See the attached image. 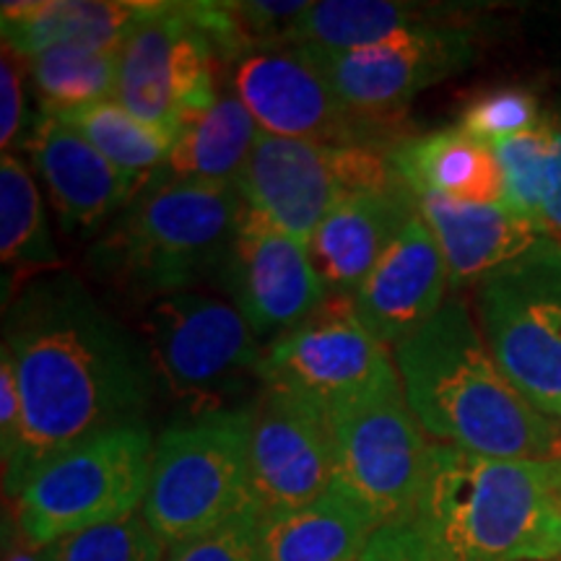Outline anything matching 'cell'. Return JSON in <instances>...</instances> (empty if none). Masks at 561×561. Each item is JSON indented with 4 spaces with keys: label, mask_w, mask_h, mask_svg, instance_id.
Returning a JSON list of instances; mask_svg holds the SVG:
<instances>
[{
    "label": "cell",
    "mask_w": 561,
    "mask_h": 561,
    "mask_svg": "<svg viewBox=\"0 0 561 561\" xmlns=\"http://www.w3.org/2000/svg\"><path fill=\"white\" fill-rule=\"evenodd\" d=\"M362 561H442L411 523L385 525L371 536Z\"/></svg>",
    "instance_id": "836d02e7"
},
{
    "label": "cell",
    "mask_w": 561,
    "mask_h": 561,
    "mask_svg": "<svg viewBox=\"0 0 561 561\" xmlns=\"http://www.w3.org/2000/svg\"><path fill=\"white\" fill-rule=\"evenodd\" d=\"M416 210L437 240L455 289L479 286L489 273L541 240L546 231L502 203H462L432 191H411Z\"/></svg>",
    "instance_id": "ffe728a7"
},
{
    "label": "cell",
    "mask_w": 561,
    "mask_h": 561,
    "mask_svg": "<svg viewBox=\"0 0 561 561\" xmlns=\"http://www.w3.org/2000/svg\"><path fill=\"white\" fill-rule=\"evenodd\" d=\"M24 62L45 112L115 100L117 53L50 47V50L30 55Z\"/></svg>",
    "instance_id": "83f0119b"
},
{
    "label": "cell",
    "mask_w": 561,
    "mask_h": 561,
    "mask_svg": "<svg viewBox=\"0 0 561 561\" xmlns=\"http://www.w3.org/2000/svg\"><path fill=\"white\" fill-rule=\"evenodd\" d=\"M447 284L439 244L416 214L354 291V305L377 341L398 346L442 310Z\"/></svg>",
    "instance_id": "e0dca14e"
},
{
    "label": "cell",
    "mask_w": 561,
    "mask_h": 561,
    "mask_svg": "<svg viewBox=\"0 0 561 561\" xmlns=\"http://www.w3.org/2000/svg\"><path fill=\"white\" fill-rule=\"evenodd\" d=\"M229 83L263 133L331 146L392 151L405 136L341 102L312 50L284 39L261 42L229 62Z\"/></svg>",
    "instance_id": "8fae6325"
},
{
    "label": "cell",
    "mask_w": 561,
    "mask_h": 561,
    "mask_svg": "<svg viewBox=\"0 0 561 561\" xmlns=\"http://www.w3.org/2000/svg\"><path fill=\"white\" fill-rule=\"evenodd\" d=\"M53 561H167L170 546L153 533L144 512L73 533L50 546Z\"/></svg>",
    "instance_id": "f546056e"
},
{
    "label": "cell",
    "mask_w": 561,
    "mask_h": 561,
    "mask_svg": "<svg viewBox=\"0 0 561 561\" xmlns=\"http://www.w3.org/2000/svg\"><path fill=\"white\" fill-rule=\"evenodd\" d=\"M3 561H53V551L50 546H34L21 536V530L16 528V520L13 515L9 517L5 512L3 520Z\"/></svg>",
    "instance_id": "8d00e7d4"
},
{
    "label": "cell",
    "mask_w": 561,
    "mask_h": 561,
    "mask_svg": "<svg viewBox=\"0 0 561 561\" xmlns=\"http://www.w3.org/2000/svg\"><path fill=\"white\" fill-rule=\"evenodd\" d=\"M409 185L351 193L312 234V263L331 294H354L416 216Z\"/></svg>",
    "instance_id": "d6986e66"
},
{
    "label": "cell",
    "mask_w": 561,
    "mask_h": 561,
    "mask_svg": "<svg viewBox=\"0 0 561 561\" xmlns=\"http://www.w3.org/2000/svg\"><path fill=\"white\" fill-rule=\"evenodd\" d=\"M390 375H396V364L388 346L362 322L354 294H328L301 325L271 343L261 364L263 388L299 392L325 409Z\"/></svg>",
    "instance_id": "4fadbf2b"
},
{
    "label": "cell",
    "mask_w": 561,
    "mask_h": 561,
    "mask_svg": "<svg viewBox=\"0 0 561 561\" xmlns=\"http://www.w3.org/2000/svg\"><path fill=\"white\" fill-rule=\"evenodd\" d=\"M442 561L561 559V460H502L432 445L409 520Z\"/></svg>",
    "instance_id": "3957f363"
},
{
    "label": "cell",
    "mask_w": 561,
    "mask_h": 561,
    "mask_svg": "<svg viewBox=\"0 0 561 561\" xmlns=\"http://www.w3.org/2000/svg\"><path fill=\"white\" fill-rule=\"evenodd\" d=\"M261 530L268 561H362L380 525L331 483L307 507L261 517Z\"/></svg>",
    "instance_id": "603a6c76"
},
{
    "label": "cell",
    "mask_w": 561,
    "mask_h": 561,
    "mask_svg": "<svg viewBox=\"0 0 561 561\" xmlns=\"http://www.w3.org/2000/svg\"><path fill=\"white\" fill-rule=\"evenodd\" d=\"M261 128L234 91H221L214 107L174 138L167 172L174 180L234 182L250 159Z\"/></svg>",
    "instance_id": "d4e9b609"
},
{
    "label": "cell",
    "mask_w": 561,
    "mask_h": 561,
    "mask_svg": "<svg viewBox=\"0 0 561 561\" xmlns=\"http://www.w3.org/2000/svg\"><path fill=\"white\" fill-rule=\"evenodd\" d=\"M312 53L346 107L398 128L413 96L473 62L476 45L471 30L430 21L362 50Z\"/></svg>",
    "instance_id": "5bb4252c"
},
{
    "label": "cell",
    "mask_w": 561,
    "mask_h": 561,
    "mask_svg": "<svg viewBox=\"0 0 561 561\" xmlns=\"http://www.w3.org/2000/svg\"><path fill=\"white\" fill-rule=\"evenodd\" d=\"M3 348L24 409L16 445L3 455L11 500L91 434L140 421L157 385L144 343L66 273L32 280L5 305Z\"/></svg>",
    "instance_id": "6da1fadb"
},
{
    "label": "cell",
    "mask_w": 561,
    "mask_h": 561,
    "mask_svg": "<svg viewBox=\"0 0 561 561\" xmlns=\"http://www.w3.org/2000/svg\"><path fill=\"white\" fill-rule=\"evenodd\" d=\"M50 115L81 133L104 159H110L117 170L130 174L144 185H149L151 172H157L159 167L167 170V159H170L174 140L138 121L115 100L50 112Z\"/></svg>",
    "instance_id": "4316f807"
},
{
    "label": "cell",
    "mask_w": 561,
    "mask_h": 561,
    "mask_svg": "<svg viewBox=\"0 0 561 561\" xmlns=\"http://www.w3.org/2000/svg\"><path fill=\"white\" fill-rule=\"evenodd\" d=\"M161 3L112 0H42L3 3V45L30 58L50 47H87L121 53L125 39L149 21Z\"/></svg>",
    "instance_id": "44dd1931"
},
{
    "label": "cell",
    "mask_w": 561,
    "mask_h": 561,
    "mask_svg": "<svg viewBox=\"0 0 561 561\" xmlns=\"http://www.w3.org/2000/svg\"><path fill=\"white\" fill-rule=\"evenodd\" d=\"M24 70V58L3 45V60H0V144H3L5 153H13L19 146H26Z\"/></svg>",
    "instance_id": "d6a6232c"
},
{
    "label": "cell",
    "mask_w": 561,
    "mask_h": 561,
    "mask_svg": "<svg viewBox=\"0 0 561 561\" xmlns=\"http://www.w3.org/2000/svg\"><path fill=\"white\" fill-rule=\"evenodd\" d=\"M333 432V486L380 528L409 523L432 468V445L413 419L401 377L328 409Z\"/></svg>",
    "instance_id": "ba28073f"
},
{
    "label": "cell",
    "mask_w": 561,
    "mask_h": 561,
    "mask_svg": "<svg viewBox=\"0 0 561 561\" xmlns=\"http://www.w3.org/2000/svg\"><path fill=\"white\" fill-rule=\"evenodd\" d=\"M244 206L301 244L351 193L405 185L390 151L331 146L263 133L234 180Z\"/></svg>",
    "instance_id": "30bf717a"
},
{
    "label": "cell",
    "mask_w": 561,
    "mask_h": 561,
    "mask_svg": "<svg viewBox=\"0 0 561 561\" xmlns=\"http://www.w3.org/2000/svg\"><path fill=\"white\" fill-rule=\"evenodd\" d=\"M541 229L561 242V117L553 121V182L541 216Z\"/></svg>",
    "instance_id": "d590c367"
},
{
    "label": "cell",
    "mask_w": 561,
    "mask_h": 561,
    "mask_svg": "<svg viewBox=\"0 0 561 561\" xmlns=\"http://www.w3.org/2000/svg\"><path fill=\"white\" fill-rule=\"evenodd\" d=\"M157 442L144 421L91 434L47 462L13 500V520L34 546L144 510Z\"/></svg>",
    "instance_id": "8992f818"
},
{
    "label": "cell",
    "mask_w": 561,
    "mask_h": 561,
    "mask_svg": "<svg viewBox=\"0 0 561 561\" xmlns=\"http://www.w3.org/2000/svg\"><path fill=\"white\" fill-rule=\"evenodd\" d=\"M221 276L257 341L294 331L331 294L314 268L310 248L250 208Z\"/></svg>",
    "instance_id": "2e32d148"
},
{
    "label": "cell",
    "mask_w": 561,
    "mask_h": 561,
    "mask_svg": "<svg viewBox=\"0 0 561 561\" xmlns=\"http://www.w3.org/2000/svg\"><path fill=\"white\" fill-rule=\"evenodd\" d=\"M411 191H432L462 203H502V172L494 149L460 128L405 138L390 151Z\"/></svg>",
    "instance_id": "7402d4cb"
},
{
    "label": "cell",
    "mask_w": 561,
    "mask_h": 561,
    "mask_svg": "<svg viewBox=\"0 0 561 561\" xmlns=\"http://www.w3.org/2000/svg\"><path fill=\"white\" fill-rule=\"evenodd\" d=\"M21 392L16 369H13V359L5 348H0V447L3 455L11 453L16 445L19 430H21Z\"/></svg>",
    "instance_id": "e575fe53"
},
{
    "label": "cell",
    "mask_w": 561,
    "mask_h": 561,
    "mask_svg": "<svg viewBox=\"0 0 561 561\" xmlns=\"http://www.w3.org/2000/svg\"><path fill=\"white\" fill-rule=\"evenodd\" d=\"M219 62L187 3H161L117 53L115 102L174 140L219 100Z\"/></svg>",
    "instance_id": "7c38bea8"
},
{
    "label": "cell",
    "mask_w": 561,
    "mask_h": 561,
    "mask_svg": "<svg viewBox=\"0 0 561 561\" xmlns=\"http://www.w3.org/2000/svg\"><path fill=\"white\" fill-rule=\"evenodd\" d=\"M26 149L47 185L66 231L94 229L123 210L144 191V182L117 170L81 133L50 112H42L26 138Z\"/></svg>",
    "instance_id": "ac0fdd59"
},
{
    "label": "cell",
    "mask_w": 561,
    "mask_h": 561,
    "mask_svg": "<svg viewBox=\"0 0 561 561\" xmlns=\"http://www.w3.org/2000/svg\"><path fill=\"white\" fill-rule=\"evenodd\" d=\"M167 561H268L263 546L261 512L252 510L206 536L174 546L167 553Z\"/></svg>",
    "instance_id": "1f68e13d"
},
{
    "label": "cell",
    "mask_w": 561,
    "mask_h": 561,
    "mask_svg": "<svg viewBox=\"0 0 561 561\" xmlns=\"http://www.w3.org/2000/svg\"><path fill=\"white\" fill-rule=\"evenodd\" d=\"M0 261L5 271L3 294H9V286L16 289L50 276L60 265L39 187L16 153L0 159Z\"/></svg>",
    "instance_id": "cb8c5ba5"
},
{
    "label": "cell",
    "mask_w": 561,
    "mask_h": 561,
    "mask_svg": "<svg viewBox=\"0 0 561 561\" xmlns=\"http://www.w3.org/2000/svg\"><path fill=\"white\" fill-rule=\"evenodd\" d=\"M481 333L525 401L561 424V242L543 234L476 291Z\"/></svg>",
    "instance_id": "52a82bcc"
},
{
    "label": "cell",
    "mask_w": 561,
    "mask_h": 561,
    "mask_svg": "<svg viewBox=\"0 0 561 561\" xmlns=\"http://www.w3.org/2000/svg\"><path fill=\"white\" fill-rule=\"evenodd\" d=\"M250 439L252 409L203 413L161 432L140 512L170 549L257 510Z\"/></svg>",
    "instance_id": "5b68a950"
},
{
    "label": "cell",
    "mask_w": 561,
    "mask_h": 561,
    "mask_svg": "<svg viewBox=\"0 0 561 561\" xmlns=\"http://www.w3.org/2000/svg\"><path fill=\"white\" fill-rule=\"evenodd\" d=\"M432 13L388 0H322L294 19L284 32L289 45L322 53H348L377 45L413 26L430 24Z\"/></svg>",
    "instance_id": "484cf974"
},
{
    "label": "cell",
    "mask_w": 561,
    "mask_h": 561,
    "mask_svg": "<svg viewBox=\"0 0 561 561\" xmlns=\"http://www.w3.org/2000/svg\"><path fill=\"white\" fill-rule=\"evenodd\" d=\"M546 121L538 100L523 89L489 91L462 110L458 128L481 144L494 146L500 140L520 136Z\"/></svg>",
    "instance_id": "4dcf8cb0"
},
{
    "label": "cell",
    "mask_w": 561,
    "mask_h": 561,
    "mask_svg": "<svg viewBox=\"0 0 561 561\" xmlns=\"http://www.w3.org/2000/svg\"><path fill=\"white\" fill-rule=\"evenodd\" d=\"M491 149L502 172V206L541 227L553 182V121L546 117L538 128L500 140Z\"/></svg>",
    "instance_id": "f1b7e54d"
},
{
    "label": "cell",
    "mask_w": 561,
    "mask_h": 561,
    "mask_svg": "<svg viewBox=\"0 0 561 561\" xmlns=\"http://www.w3.org/2000/svg\"><path fill=\"white\" fill-rule=\"evenodd\" d=\"M234 182L159 180L121 210L91 268L133 297H172L224 271L244 216Z\"/></svg>",
    "instance_id": "277c9868"
},
{
    "label": "cell",
    "mask_w": 561,
    "mask_h": 561,
    "mask_svg": "<svg viewBox=\"0 0 561 561\" xmlns=\"http://www.w3.org/2000/svg\"><path fill=\"white\" fill-rule=\"evenodd\" d=\"M413 419L439 445L502 460H561V424L533 409L458 299L392 348Z\"/></svg>",
    "instance_id": "7a4b0ae2"
},
{
    "label": "cell",
    "mask_w": 561,
    "mask_h": 561,
    "mask_svg": "<svg viewBox=\"0 0 561 561\" xmlns=\"http://www.w3.org/2000/svg\"><path fill=\"white\" fill-rule=\"evenodd\" d=\"M144 348L153 380L193 416L227 411V403L261 380L257 335L234 305L182 291L153 299L144 318Z\"/></svg>",
    "instance_id": "9c48e42d"
},
{
    "label": "cell",
    "mask_w": 561,
    "mask_h": 561,
    "mask_svg": "<svg viewBox=\"0 0 561 561\" xmlns=\"http://www.w3.org/2000/svg\"><path fill=\"white\" fill-rule=\"evenodd\" d=\"M250 468L261 517L286 515L320 500L335 473L325 405L284 388H263L252 409Z\"/></svg>",
    "instance_id": "9a60e30c"
},
{
    "label": "cell",
    "mask_w": 561,
    "mask_h": 561,
    "mask_svg": "<svg viewBox=\"0 0 561 561\" xmlns=\"http://www.w3.org/2000/svg\"><path fill=\"white\" fill-rule=\"evenodd\" d=\"M557 561H561V559H557Z\"/></svg>",
    "instance_id": "74e56055"
}]
</instances>
